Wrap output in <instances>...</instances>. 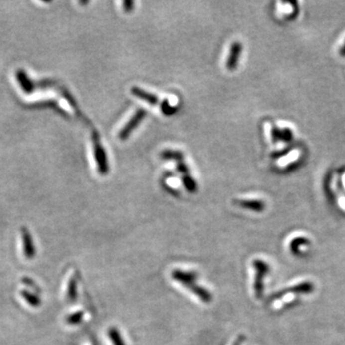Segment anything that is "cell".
<instances>
[{
  "instance_id": "2",
  "label": "cell",
  "mask_w": 345,
  "mask_h": 345,
  "mask_svg": "<svg viewBox=\"0 0 345 345\" xmlns=\"http://www.w3.org/2000/svg\"><path fill=\"white\" fill-rule=\"evenodd\" d=\"M315 290V286L314 284L310 281H304V282H301V283L296 284V285H294V286H291V287H288L286 289H283V290H280L276 293H274L273 295H271V297H270V301H273V300H276V299H279L281 298L282 296H287L289 294H294V295H309V294H312Z\"/></svg>"
},
{
  "instance_id": "6",
  "label": "cell",
  "mask_w": 345,
  "mask_h": 345,
  "mask_svg": "<svg viewBox=\"0 0 345 345\" xmlns=\"http://www.w3.org/2000/svg\"><path fill=\"white\" fill-rule=\"evenodd\" d=\"M21 239L23 244V252L27 259H33L36 255V247L33 241V237L26 227L21 228Z\"/></svg>"
},
{
  "instance_id": "8",
  "label": "cell",
  "mask_w": 345,
  "mask_h": 345,
  "mask_svg": "<svg viewBox=\"0 0 345 345\" xmlns=\"http://www.w3.org/2000/svg\"><path fill=\"white\" fill-rule=\"evenodd\" d=\"M235 203L244 209L250 210L253 212H257V213L263 212L266 208L265 202L263 200H257V199L236 200Z\"/></svg>"
},
{
  "instance_id": "12",
  "label": "cell",
  "mask_w": 345,
  "mask_h": 345,
  "mask_svg": "<svg viewBox=\"0 0 345 345\" xmlns=\"http://www.w3.org/2000/svg\"><path fill=\"white\" fill-rule=\"evenodd\" d=\"M77 297H78V279L75 275H73L70 278L67 286V299L70 302H74Z\"/></svg>"
},
{
  "instance_id": "10",
  "label": "cell",
  "mask_w": 345,
  "mask_h": 345,
  "mask_svg": "<svg viewBox=\"0 0 345 345\" xmlns=\"http://www.w3.org/2000/svg\"><path fill=\"white\" fill-rule=\"evenodd\" d=\"M131 92L133 95H135L137 98L142 99L143 101H146L151 105H158L159 104V98L156 95L147 92V91H145L139 87H133Z\"/></svg>"
},
{
  "instance_id": "4",
  "label": "cell",
  "mask_w": 345,
  "mask_h": 345,
  "mask_svg": "<svg viewBox=\"0 0 345 345\" xmlns=\"http://www.w3.org/2000/svg\"><path fill=\"white\" fill-rule=\"evenodd\" d=\"M146 112L144 110H138L136 111L135 115L133 116V118L127 123V125L124 127L121 130V132L119 133V138L121 140H125L128 138V136L132 134V132L136 129V127L139 125V123L143 120V118L145 117Z\"/></svg>"
},
{
  "instance_id": "22",
  "label": "cell",
  "mask_w": 345,
  "mask_h": 345,
  "mask_svg": "<svg viewBox=\"0 0 345 345\" xmlns=\"http://www.w3.org/2000/svg\"><path fill=\"white\" fill-rule=\"evenodd\" d=\"M245 340V338L243 337V336H241L240 338H238V340L236 341V343H235L234 345H240L241 344H242V342Z\"/></svg>"
},
{
  "instance_id": "7",
  "label": "cell",
  "mask_w": 345,
  "mask_h": 345,
  "mask_svg": "<svg viewBox=\"0 0 345 345\" xmlns=\"http://www.w3.org/2000/svg\"><path fill=\"white\" fill-rule=\"evenodd\" d=\"M242 49H243L242 43L239 41H236L231 45L230 53H229V56H228V59L226 62V67L228 70L232 71L236 68V66L239 62V59L241 57Z\"/></svg>"
},
{
  "instance_id": "21",
  "label": "cell",
  "mask_w": 345,
  "mask_h": 345,
  "mask_svg": "<svg viewBox=\"0 0 345 345\" xmlns=\"http://www.w3.org/2000/svg\"><path fill=\"white\" fill-rule=\"evenodd\" d=\"M22 282L26 284V285H28V286H30V287H32V288H33L34 290H36V291L39 290V288H37V286L34 283V281H33L32 279H30V278L24 277V278L22 279Z\"/></svg>"
},
{
  "instance_id": "14",
  "label": "cell",
  "mask_w": 345,
  "mask_h": 345,
  "mask_svg": "<svg viewBox=\"0 0 345 345\" xmlns=\"http://www.w3.org/2000/svg\"><path fill=\"white\" fill-rule=\"evenodd\" d=\"M109 337L111 339V343L113 345H126L124 342L123 338L117 328L111 327L109 330Z\"/></svg>"
},
{
  "instance_id": "11",
  "label": "cell",
  "mask_w": 345,
  "mask_h": 345,
  "mask_svg": "<svg viewBox=\"0 0 345 345\" xmlns=\"http://www.w3.org/2000/svg\"><path fill=\"white\" fill-rule=\"evenodd\" d=\"M189 290L204 303H210L212 301V299H213V296H212L211 293H210L208 290H206L205 288H203L201 286H198L196 283L192 285L189 288Z\"/></svg>"
},
{
  "instance_id": "5",
  "label": "cell",
  "mask_w": 345,
  "mask_h": 345,
  "mask_svg": "<svg viewBox=\"0 0 345 345\" xmlns=\"http://www.w3.org/2000/svg\"><path fill=\"white\" fill-rule=\"evenodd\" d=\"M172 277L173 280L182 284L186 288H190L192 285L196 283L197 273L193 271H185L181 270H174L172 272Z\"/></svg>"
},
{
  "instance_id": "19",
  "label": "cell",
  "mask_w": 345,
  "mask_h": 345,
  "mask_svg": "<svg viewBox=\"0 0 345 345\" xmlns=\"http://www.w3.org/2000/svg\"><path fill=\"white\" fill-rule=\"evenodd\" d=\"M272 137H273L274 141L280 139L281 138V131L278 130L277 128H272Z\"/></svg>"
},
{
  "instance_id": "1",
  "label": "cell",
  "mask_w": 345,
  "mask_h": 345,
  "mask_svg": "<svg viewBox=\"0 0 345 345\" xmlns=\"http://www.w3.org/2000/svg\"><path fill=\"white\" fill-rule=\"evenodd\" d=\"M252 266L255 269V278H254V294L255 296L260 299L264 295V279L266 275L270 272V266L264 260L255 259L252 262Z\"/></svg>"
},
{
  "instance_id": "3",
  "label": "cell",
  "mask_w": 345,
  "mask_h": 345,
  "mask_svg": "<svg viewBox=\"0 0 345 345\" xmlns=\"http://www.w3.org/2000/svg\"><path fill=\"white\" fill-rule=\"evenodd\" d=\"M93 144H94V153H95V160L98 165V170L100 173L105 174L108 172V164H107V158H106V153L104 149L102 147V144L99 140L97 135L93 136Z\"/></svg>"
},
{
  "instance_id": "15",
  "label": "cell",
  "mask_w": 345,
  "mask_h": 345,
  "mask_svg": "<svg viewBox=\"0 0 345 345\" xmlns=\"http://www.w3.org/2000/svg\"><path fill=\"white\" fill-rule=\"evenodd\" d=\"M161 157L164 160H175L178 161H182L183 160V154L181 152L172 150L163 151L161 154Z\"/></svg>"
},
{
  "instance_id": "18",
  "label": "cell",
  "mask_w": 345,
  "mask_h": 345,
  "mask_svg": "<svg viewBox=\"0 0 345 345\" xmlns=\"http://www.w3.org/2000/svg\"><path fill=\"white\" fill-rule=\"evenodd\" d=\"M177 168H178L179 172H182L183 174H187V173H189V169H188L187 165L185 164L183 161H178V164H177Z\"/></svg>"
},
{
  "instance_id": "16",
  "label": "cell",
  "mask_w": 345,
  "mask_h": 345,
  "mask_svg": "<svg viewBox=\"0 0 345 345\" xmlns=\"http://www.w3.org/2000/svg\"><path fill=\"white\" fill-rule=\"evenodd\" d=\"M83 318H84V313L82 311H78V312H75L73 314L69 315L66 318V322L70 325H77V324H80L82 322Z\"/></svg>"
},
{
  "instance_id": "13",
  "label": "cell",
  "mask_w": 345,
  "mask_h": 345,
  "mask_svg": "<svg viewBox=\"0 0 345 345\" xmlns=\"http://www.w3.org/2000/svg\"><path fill=\"white\" fill-rule=\"evenodd\" d=\"M20 295L24 298L25 301L29 305H31V306H33L35 308H37L41 304V300H40L39 296H37V295H35V294H33V293L29 292V291L23 290V291L20 292Z\"/></svg>"
},
{
  "instance_id": "23",
  "label": "cell",
  "mask_w": 345,
  "mask_h": 345,
  "mask_svg": "<svg viewBox=\"0 0 345 345\" xmlns=\"http://www.w3.org/2000/svg\"><path fill=\"white\" fill-rule=\"evenodd\" d=\"M340 54H341V56L345 57V43L343 45V47L341 48V50H340Z\"/></svg>"
},
{
  "instance_id": "9",
  "label": "cell",
  "mask_w": 345,
  "mask_h": 345,
  "mask_svg": "<svg viewBox=\"0 0 345 345\" xmlns=\"http://www.w3.org/2000/svg\"><path fill=\"white\" fill-rule=\"evenodd\" d=\"M310 245L308 239L305 237H297L291 241L290 243V250L291 252L296 256H301L303 251L301 250V247H307Z\"/></svg>"
},
{
  "instance_id": "20",
  "label": "cell",
  "mask_w": 345,
  "mask_h": 345,
  "mask_svg": "<svg viewBox=\"0 0 345 345\" xmlns=\"http://www.w3.org/2000/svg\"><path fill=\"white\" fill-rule=\"evenodd\" d=\"M123 6L126 12H131L134 8V2L133 1H125L123 2Z\"/></svg>"
},
{
  "instance_id": "17",
  "label": "cell",
  "mask_w": 345,
  "mask_h": 345,
  "mask_svg": "<svg viewBox=\"0 0 345 345\" xmlns=\"http://www.w3.org/2000/svg\"><path fill=\"white\" fill-rule=\"evenodd\" d=\"M183 181H184L185 187L190 193H195L197 191V184L195 180L190 176L189 173L184 174L183 176Z\"/></svg>"
}]
</instances>
